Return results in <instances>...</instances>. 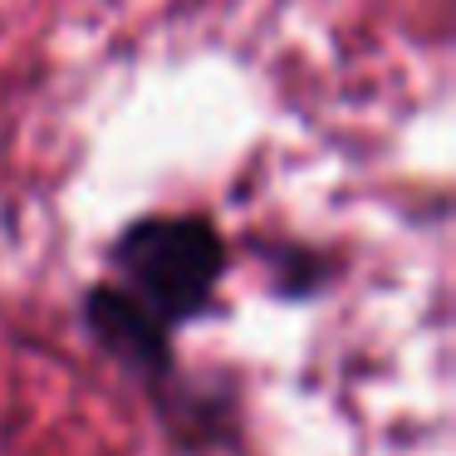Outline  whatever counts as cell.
Listing matches in <instances>:
<instances>
[{
    "mask_svg": "<svg viewBox=\"0 0 456 456\" xmlns=\"http://www.w3.org/2000/svg\"><path fill=\"white\" fill-rule=\"evenodd\" d=\"M113 265L162 324H187L211 309L226 240L207 216H142L113 240Z\"/></svg>",
    "mask_w": 456,
    "mask_h": 456,
    "instance_id": "cell-1",
    "label": "cell"
},
{
    "mask_svg": "<svg viewBox=\"0 0 456 456\" xmlns=\"http://www.w3.org/2000/svg\"><path fill=\"white\" fill-rule=\"evenodd\" d=\"M84 329L103 354H113L138 378H167L172 373V338L167 324L123 285H89L84 295Z\"/></svg>",
    "mask_w": 456,
    "mask_h": 456,
    "instance_id": "cell-2",
    "label": "cell"
}]
</instances>
